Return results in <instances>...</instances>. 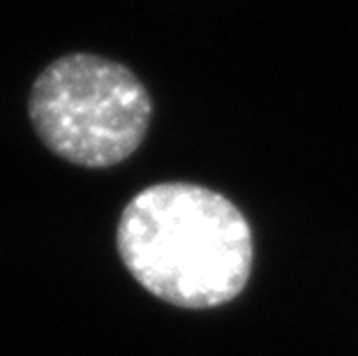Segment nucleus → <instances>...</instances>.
Listing matches in <instances>:
<instances>
[{
    "label": "nucleus",
    "instance_id": "nucleus-2",
    "mask_svg": "<svg viewBox=\"0 0 358 356\" xmlns=\"http://www.w3.org/2000/svg\"><path fill=\"white\" fill-rule=\"evenodd\" d=\"M28 116L53 155L86 169H106L143 143L153 100L127 65L77 51L40 72Z\"/></svg>",
    "mask_w": 358,
    "mask_h": 356
},
{
    "label": "nucleus",
    "instance_id": "nucleus-1",
    "mask_svg": "<svg viewBox=\"0 0 358 356\" xmlns=\"http://www.w3.org/2000/svg\"><path fill=\"white\" fill-rule=\"evenodd\" d=\"M116 248L143 290L185 310L238 299L255 266V236L243 211L185 180L136 192L120 213Z\"/></svg>",
    "mask_w": 358,
    "mask_h": 356
}]
</instances>
